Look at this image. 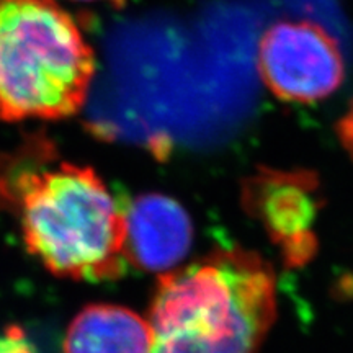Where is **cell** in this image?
Masks as SVG:
<instances>
[{"instance_id":"10","label":"cell","mask_w":353,"mask_h":353,"mask_svg":"<svg viewBox=\"0 0 353 353\" xmlns=\"http://www.w3.org/2000/svg\"><path fill=\"white\" fill-rule=\"evenodd\" d=\"M82 2H97V0H82ZM110 2L118 3V2H121V0H110Z\"/></svg>"},{"instance_id":"8","label":"cell","mask_w":353,"mask_h":353,"mask_svg":"<svg viewBox=\"0 0 353 353\" xmlns=\"http://www.w3.org/2000/svg\"><path fill=\"white\" fill-rule=\"evenodd\" d=\"M0 353H37V350L19 327H8L0 334Z\"/></svg>"},{"instance_id":"5","label":"cell","mask_w":353,"mask_h":353,"mask_svg":"<svg viewBox=\"0 0 353 353\" xmlns=\"http://www.w3.org/2000/svg\"><path fill=\"white\" fill-rule=\"evenodd\" d=\"M244 200L262 221L291 265L311 260L316 249L312 231L317 206L314 175L307 172L262 170L245 185Z\"/></svg>"},{"instance_id":"6","label":"cell","mask_w":353,"mask_h":353,"mask_svg":"<svg viewBox=\"0 0 353 353\" xmlns=\"http://www.w3.org/2000/svg\"><path fill=\"white\" fill-rule=\"evenodd\" d=\"M125 229L126 260L148 272L172 270L192 247V219L164 195L136 198L125 210Z\"/></svg>"},{"instance_id":"3","label":"cell","mask_w":353,"mask_h":353,"mask_svg":"<svg viewBox=\"0 0 353 353\" xmlns=\"http://www.w3.org/2000/svg\"><path fill=\"white\" fill-rule=\"evenodd\" d=\"M94 74V50L56 0H0L2 120L72 117Z\"/></svg>"},{"instance_id":"2","label":"cell","mask_w":353,"mask_h":353,"mask_svg":"<svg viewBox=\"0 0 353 353\" xmlns=\"http://www.w3.org/2000/svg\"><path fill=\"white\" fill-rule=\"evenodd\" d=\"M275 312L270 265L250 250H216L159 276L149 353H255Z\"/></svg>"},{"instance_id":"9","label":"cell","mask_w":353,"mask_h":353,"mask_svg":"<svg viewBox=\"0 0 353 353\" xmlns=\"http://www.w3.org/2000/svg\"><path fill=\"white\" fill-rule=\"evenodd\" d=\"M339 134H341L343 145H345L353 156V100L350 110H348L345 117H343L341 123H339Z\"/></svg>"},{"instance_id":"1","label":"cell","mask_w":353,"mask_h":353,"mask_svg":"<svg viewBox=\"0 0 353 353\" xmlns=\"http://www.w3.org/2000/svg\"><path fill=\"white\" fill-rule=\"evenodd\" d=\"M26 141L0 154V205L12 210L28 252L52 275L103 281L125 272V210L90 167L57 161Z\"/></svg>"},{"instance_id":"7","label":"cell","mask_w":353,"mask_h":353,"mask_svg":"<svg viewBox=\"0 0 353 353\" xmlns=\"http://www.w3.org/2000/svg\"><path fill=\"white\" fill-rule=\"evenodd\" d=\"M152 327L148 319L117 304L83 307L65 332L63 353H149Z\"/></svg>"},{"instance_id":"4","label":"cell","mask_w":353,"mask_h":353,"mask_svg":"<svg viewBox=\"0 0 353 353\" xmlns=\"http://www.w3.org/2000/svg\"><path fill=\"white\" fill-rule=\"evenodd\" d=\"M257 64L268 90L294 103L327 99L345 77L339 43L321 25L307 20L272 25L260 39Z\"/></svg>"}]
</instances>
